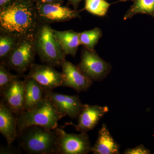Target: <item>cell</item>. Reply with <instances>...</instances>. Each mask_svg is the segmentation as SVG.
I'll return each instance as SVG.
<instances>
[{"label": "cell", "mask_w": 154, "mask_h": 154, "mask_svg": "<svg viewBox=\"0 0 154 154\" xmlns=\"http://www.w3.org/2000/svg\"><path fill=\"white\" fill-rule=\"evenodd\" d=\"M40 24L33 0H12L0 9V31L33 37Z\"/></svg>", "instance_id": "1"}, {"label": "cell", "mask_w": 154, "mask_h": 154, "mask_svg": "<svg viewBox=\"0 0 154 154\" xmlns=\"http://www.w3.org/2000/svg\"><path fill=\"white\" fill-rule=\"evenodd\" d=\"M82 0H68V3L69 5H71L74 8V9L77 10L80 3Z\"/></svg>", "instance_id": "25"}, {"label": "cell", "mask_w": 154, "mask_h": 154, "mask_svg": "<svg viewBox=\"0 0 154 154\" xmlns=\"http://www.w3.org/2000/svg\"><path fill=\"white\" fill-rule=\"evenodd\" d=\"M24 111L31 110L38 105L44 97L45 92L41 85L31 78L24 79Z\"/></svg>", "instance_id": "17"}, {"label": "cell", "mask_w": 154, "mask_h": 154, "mask_svg": "<svg viewBox=\"0 0 154 154\" xmlns=\"http://www.w3.org/2000/svg\"><path fill=\"white\" fill-rule=\"evenodd\" d=\"M12 0H0V9L5 7L7 4L11 2Z\"/></svg>", "instance_id": "26"}, {"label": "cell", "mask_w": 154, "mask_h": 154, "mask_svg": "<svg viewBox=\"0 0 154 154\" xmlns=\"http://www.w3.org/2000/svg\"><path fill=\"white\" fill-rule=\"evenodd\" d=\"M44 96L52 102L57 110L65 116L75 119L79 117L84 107L78 95L70 96L53 91L45 92Z\"/></svg>", "instance_id": "12"}, {"label": "cell", "mask_w": 154, "mask_h": 154, "mask_svg": "<svg viewBox=\"0 0 154 154\" xmlns=\"http://www.w3.org/2000/svg\"><path fill=\"white\" fill-rule=\"evenodd\" d=\"M53 32L57 38L66 55L75 57L80 45L79 33L72 30L59 31L53 29Z\"/></svg>", "instance_id": "16"}, {"label": "cell", "mask_w": 154, "mask_h": 154, "mask_svg": "<svg viewBox=\"0 0 154 154\" xmlns=\"http://www.w3.org/2000/svg\"><path fill=\"white\" fill-rule=\"evenodd\" d=\"M134 4L125 15L124 20L137 14H147L154 18V0H134Z\"/></svg>", "instance_id": "18"}, {"label": "cell", "mask_w": 154, "mask_h": 154, "mask_svg": "<svg viewBox=\"0 0 154 154\" xmlns=\"http://www.w3.org/2000/svg\"><path fill=\"white\" fill-rule=\"evenodd\" d=\"M63 80L62 87L72 88L77 93L85 92L93 85L91 81L80 70L77 66L65 59L61 64Z\"/></svg>", "instance_id": "11"}, {"label": "cell", "mask_w": 154, "mask_h": 154, "mask_svg": "<svg viewBox=\"0 0 154 154\" xmlns=\"http://www.w3.org/2000/svg\"><path fill=\"white\" fill-rule=\"evenodd\" d=\"M120 148V145L114 140L106 124H102L91 152L94 154H119Z\"/></svg>", "instance_id": "15"}, {"label": "cell", "mask_w": 154, "mask_h": 154, "mask_svg": "<svg viewBox=\"0 0 154 154\" xmlns=\"http://www.w3.org/2000/svg\"><path fill=\"white\" fill-rule=\"evenodd\" d=\"M128 1V0H123V1Z\"/></svg>", "instance_id": "27"}, {"label": "cell", "mask_w": 154, "mask_h": 154, "mask_svg": "<svg viewBox=\"0 0 154 154\" xmlns=\"http://www.w3.org/2000/svg\"><path fill=\"white\" fill-rule=\"evenodd\" d=\"M0 132L9 146L18 137L17 116L2 102L0 103Z\"/></svg>", "instance_id": "14"}, {"label": "cell", "mask_w": 154, "mask_h": 154, "mask_svg": "<svg viewBox=\"0 0 154 154\" xmlns=\"http://www.w3.org/2000/svg\"><path fill=\"white\" fill-rule=\"evenodd\" d=\"M111 5L106 0H85L84 10L95 16L105 17Z\"/></svg>", "instance_id": "21"}, {"label": "cell", "mask_w": 154, "mask_h": 154, "mask_svg": "<svg viewBox=\"0 0 154 154\" xmlns=\"http://www.w3.org/2000/svg\"><path fill=\"white\" fill-rule=\"evenodd\" d=\"M35 8L37 17L40 23L51 24L66 22L81 17L80 11L72 10L62 5L35 3Z\"/></svg>", "instance_id": "8"}, {"label": "cell", "mask_w": 154, "mask_h": 154, "mask_svg": "<svg viewBox=\"0 0 154 154\" xmlns=\"http://www.w3.org/2000/svg\"><path fill=\"white\" fill-rule=\"evenodd\" d=\"M64 116L51 101L44 96L43 99L34 108L24 111L17 116L18 135L31 125L54 129L57 127L58 121Z\"/></svg>", "instance_id": "3"}, {"label": "cell", "mask_w": 154, "mask_h": 154, "mask_svg": "<svg viewBox=\"0 0 154 154\" xmlns=\"http://www.w3.org/2000/svg\"><path fill=\"white\" fill-rule=\"evenodd\" d=\"M25 78H31L38 82L44 92L52 91L62 85V74L57 71L53 66L48 65L34 63L29 70Z\"/></svg>", "instance_id": "9"}, {"label": "cell", "mask_w": 154, "mask_h": 154, "mask_svg": "<svg viewBox=\"0 0 154 154\" xmlns=\"http://www.w3.org/2000/svg\"><path fill=\"white\" fill-rule=\"evenodd\" d=\"M109 110V107L106 106L85 104L78 117V124H70L78 131L87 133L94 129Z\"/></svg>", "instance_id": "13"}, {"label": "cell", "mask_w": 154, "mask_h": 154, "mask_svg": "<svg viewBox=\"0 0 154 154\" xmlns=\"http://www.w3.org/2000/svg\"><path fill=\"white\" fill-rule=\"evenodd\" d=\"M57 136V154H87L91 152L90 138L87 133H67L62 128H55Z\"/></svg>", "instance_id": "7"}, {"label": "cell", "mask_w": 154, "mask_h": 154, "mask_svg": "<svg viewBox=\"0 0 154 154\" xmlns=\"http://www.w3.org/2000/svg\"><path fill=\"white\" fill-rule=\"evenodd\" d=\"M20 38L3 31H0V62L3 63L16 46Z\"/></svg>", "instance_id": "19"}, {"label": "cell", "mask_w": 154, "mask_h": 154, "mask_svg": "<svg viewBox=\"0 0 154 154\" xmlns=\"http://www.w3.org/2000/svg\"><path fill=\"white\" fill-rule=\"evenodd\" d=\"M19 75H14L10 71V69L4 65H0V93L2 92Z\"/></svg>", "instance_id": "22"}, {"label": "cell", "mask_w": 154, "mask_h": 154, "mask_svg": "<svg viewBox=\"0 0 154 154\" xmlns=\"http://www.w3.org/2000/svg\"><path fill=\"white\" fill-rule=\"evenodd\" d=\"M102 36V30L99 28L83 31L79 33L80 44L88 49L94 50V47L98 44L99 39Z\"/></svg>", "instance_id": "20"}, {"label": "cell", "mask_w": 154, "mask_h": 154, "mask_svg": "<svg viewBox=\"0 0 154 154\" xmlns=\"http://www.w3.org/2000/svg\"><path fill=\"white\" fill-rule=\"evenodd\" d=\"M16 78L2 92L1 102H3L16 116L24 111L25 82Z\"/></svg>", "instance_id": "10"}, {"label": "cell", "mask_w": 154, "mask_h": 154, "mask_svg": "<svg viewBox=\"0 0 154 154\" xmlns=\"http://www.w3.org/2000/svg\"><path fill=\"white\" fill-rule=\"evenodd\" d=\"M36 54L33 37L20 38L18 43L2 63L21 76L34 63Z\"/></svg>", "instance_id": "5"}, {"label": "cell", "mask_w": 154, "mask_h": 154, "mask_svg": "<svg viewBox=\"0 0 154 154\" xmlns=\"http://www.w3.org/2000/svg\"><path fill=\"white\" fill-rule=\"evenodd\" d=\"M53 29L50 24L40 23L33 36L34 46L42 62L53 67L59 66L66 56Z\"/></svg>", "instance_id": "4"}, {"label": "cell", "mask_w": 154, "mask_h": 154, "mask_svg": "<svg viewBox=\"0 0 154 154\" xmlns=\"http://www.w3.org/2000/svg\"><path fill=\"white\" fill-rule=\"evenodd\" d=\"M124 154H150L151 152L148 149L146 148L143 145L135 147L132 148L126 149L123 152Z\"/></svg>", "instance_id": "23"}, {"label": "cell", "mask_w": 154, "mask_h": 154, "mask_svg": "<svg viewBox=\"0 0 154 154\" xmlns=\"http://www.w3.org/2000/svg\"><path fill=\"white\" fill-rule=\"evenodd\" d=\"M18 137L20 146L28 154H57L58 139L55 129L31 125L19 133Z\"/></svg>", "instance_id": "2"}, {"label": "cell", "mask_w": 154, "mask_h": 154, "mask_svg": "<svg viewBox=\"0 0 154 154\" xmlns=\"http://www.w3.org/2000/svg\"><path fill=\"white\" fill-rule=\"evenodd\" d=\"M35 3H49L62 5L64 0H33Z\"/></svg>", "instance_id": "24"}, {"label": "cell", "mask_w": 154, "mask_h": 154, "mask_svg": "<svg viewBox=\"0 0 154 154\" xmlns=\"http://www.w3.org/2000/svg\"><path fill=\"white\" fill-rule=\"evenodd\" d=\"M83 74L93 82L102 81L110 73L112 66L100 57L95 50L83 46L81 61L77 65Z\"/></svg>", "instance_id": "6"}]
</instances>
